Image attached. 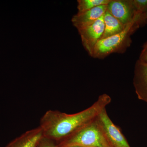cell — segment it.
<instances>
[{
  "label": "cell",
  "instance_id": "7",
  "mask_svg": "<svg viewBox=\"0 0 147 147\" xmlns=\"http://www.w3.org/2000/svg\"><path fill=\"white\" fill-rule=\"evenodd\" d=\"M133 85L138 98L147 103V63L139 60L134 67Z\"/></svg>",
  "mask_w": 147,
  "mask_h": 147
},
{
  "label": "cell",
  "instance_id": "4",
  "mask_svg": "<svg viewBox=\"0 0 147 147\" xmlns=\"http://www.w3.org/2000/svg\"><path fill=\"white\" fill-rule=\"evenodd\" d=\"M97 118L111 146L131 147L120 129L110 119L106 108L101 111Z\"/></svg>",
  "mask_w": 147,
  "mask_h": 147
},
{
  "label": "cell",
  "instance_id": "8",
  "mask_svg": "<svg viewBox=\"0 0 147 147\" xmlns=\"http://www.w3.org/2000/svg\"><path fill=\"white\" fill-rule=\"evenodd\" d=\"M107 9V5L98 6L83 13H76L71 18V22L77 30L94 23L103 16Z\"/></svg>",
  "mask_w": 147,
  "mask_h": 147
},
{
  "label": "cell",
  "instance_id": "5",
  "mask_svg": "<svg viewBox=\"0 0 147 147\" xmlns=\"http://www.w3.org/2000/svg\"><path fill=\"white\" fill-rule=\"evenodd\" d=\"M104 28L103 15L93 24L78 30L82 44L91 57L96 45L102 37Z\"/></svg>",
  "mask_w": 147,
  "mask_h": 147
},
{
  "label": "cell",
  "instance_id": "1",
  "mask_svg": "<svg viewBox=\"0 0 147 147\" xmlns=\"http://www.w3.org/2000/svg\"><path fill=\"white\" fill-rule=\"evenodd\" d=\"M111 101V97L103 94L92 105L79 113L68 114L48 110L40 119L39 126L44 137L58 144L95 119Z\"/></svg>",
  "mask_w": 147,
  "mask_h": 147
},
{
  "label": "cell",
  "instance_id": "13",
  "mask_svg": "<svg viewBox=\"0 0 147 147\" xmlns=\"http://www.w3.org/2000/svg\"><path fill=\"white\" fill-rule=\"evenodd\" d=\"M38 147H60L56 142L43 137L40 140Z\"/></svg>",
  "mask_w": 147,
  "mask_h": 147
},
{
  "label": "cell",
  "instance_id": "11",
  "mask_svg": "<svg viewBox=\"0 0 147 147\" xmlns=\"http://www.w3.org/2000/svg\"><path fill=\"white\" fill-rule=\"evenodd\" d=\"M111 0H79L77 13H83L98 6L107 5Z\"/></svg>",
  "mask_w": 147,
  "mask_h": 147
},
{
  "label": "cell",
  "instance_id": "14",
  "mask_svg": "<svg viewBox=\"0 0 147 147\" xmlns=\"http://www.w3.org/2000/svg\"><path fill=\"white\" fill-rule=\"evenodd\" d=\"M139 60L143 62L147 63V42L143 46Z\"/></svg>",
  "mask_w": 147,
  "mask_h": 147
},
{
  "label": "cell",
  "instance_id": "12",
  "mask_svg": "<svg viewBox=\"0 0 147 147\" xmlns=\"http://www.w3.org/2000/svg\"><path fill=\"white\" fill-rule=\"evenodd\" d=\"M136 13L142 14L147 12V0H133Z\"/></svg>",
  "mask_w": 147,
  "mask_h": 147
},
{
  "label": "cell",
  "instance_id": "10",
  "mask_svg": "<svg viewBox=\"0 0 147 147\" xmlns=\"http://www.w3.org/2000/svg\"><path fill=\"white\" fill-rule=\"evenodd\" d=\"M104 31L101 39L107 38L119 33L123 30L126 26H124L109 12L106 11L103 15Z\"/></svg>",
  "mask_w": 147,
  "mask_h": 147
},
{
  "label": "cell",
  "instance_id": "2",
  "mask_svg": "<svg viewBox=\"0 0 147 147\" xmlns=\"http://www.w3.org/2000/svg\"><path fill=\"white\" fill-rule=\"evenodd\" d=\"M97 117L58 143V146L60 147H112Z\"/></svg>",
  "mask_w": 147,
  "mask_h": 147
},
{
  "label": "cell",
  "instance_id": "3",
  "mask_svg": "<svg viewBox=\"0 0 147 147\" xmlns=\"http://www.w3.org/2000/svg\"><path fill=\"white\" fill-rule=\"evenodd\" d=\"M140 27L137 13L133 21L126 25L119 33L100 39L93 52L92 57L103 59L113 53H123L131 45V36Z\"/></svg>",
  "mask_w": 147,
  "mask_h": 147
},
{
  "label": "cell",
  "instance_id": "6",
  "mask_svg": "<svg viewBox=\"0 0 147 147\" xmlns=\"http://www.w3.org/2000/svg\"><path fill=\"white\" fill-rule=\"evenodd\" d=\"M107 10L124 26L133 21L137 14L133 0H111Z\"/></svg>",
  "mask_w": 147,
  "mask_h": 147
},
{
  "label": "cell",
  "instance_id": "15",
  "mask_svg": "<svg viewBox=\"0 0 147 147\" xmlns=\"http://www.w3.org/2000/svg\"><path fill=\"white\" fill-rule=\"evenodd\" d=\"M138 21L140 26L145 24H147V12L144 14H139Z\"/></svg>",
  "mask_w": 147,
  "mask_h": 147
},
{
  "label": "cell",
  "instance_id": "9",
  "mask_svg": "<svg viewBox=\"0 0 147 147\" xmlns=\"http://www.w3.org/2000/svg\"><path fill=\"white\" fill-rule=\"evenodd\" d=\"M43 137L42 129L38 126L24 132L9 142L5 147H38Z\"/></svg>",
  "mask_w": 147,
  "mask_h": 147
},
{
  "label": "cell",
  "instance_id": "16",
  "mask_svg": "<svg viewBox=\"0 0 147 147\" xmlns=\"http://www.w3.org/2000/svg\"><path fill=\"white\" fill-rule=\"evenodd\" d=\"M82 147L75 146V147Z\"/></svg>",
  "mask_w": 147,
  "mask_h": 147
}]
</instances>
